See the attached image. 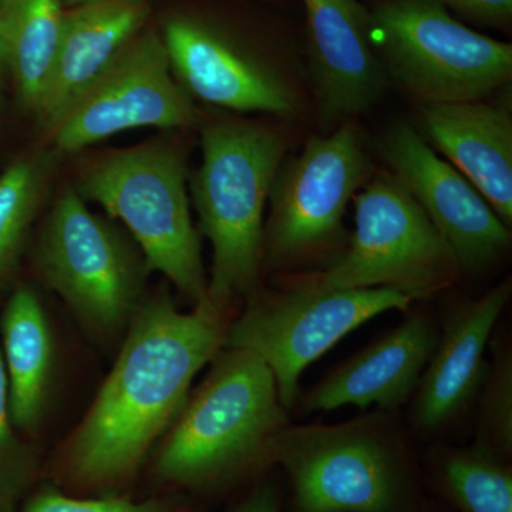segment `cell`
Returning <instances> with one entry per match:
<instances>
[{"mask_svg": "<svg viewBox=\"0 0 512 512\" xmlns=\"http://www.w3.org/2000/svg\"><path fill=\"white\" fill-rule=\"evenodd\" d=\"M227 328L224 309L208 296L187 313L167 292L144 299L113 369L57 453L56 480L84 491L127 483L183 410Z\"/></svg>", "mask_w": 512, "mask_h": 512, "instance_id": "cell-1", "label": "cell"}, {"mask_svg": "<svg viewBox=\"0 0 512 512\" xmlns=\"http://www.w3.org/2000/svg\"><path fill=\"white\" fill-rule=\"evenodd\" d=\"M211 363L158 447L154 473L164 483L208 488L268 466L272 443L289 424L261 357L222 348Z\"/></svg>", "mask_w": 512, "mask_h": 512, "instance_id": "cell-2", "label": "cell"}, {"mask_svg": "<svg viewBox=\"0 0 512 512\" xmlns=\"http://www.w3.org/2000/svg\"><path fill=\"white\" fill-rule=\"evenodd\" d=\"M202 161L191 175L200 231L212 245L208 298L227 311L254 295L264 261V214L289 137L279 127L242 119L207 121Z\"/></svg>", "mask_w": 512, "mask_h": 512, "instance_id": "cell-3", "label": "cell"}, {"mask_svg": "<svg viewBox=\"0 0 512 512\" xmlns=\"http://www.w3.org/2000/svg\"><path fill=\"white\" fill-rule=\"evenodd\" d=\"M187 150L157 138L138 146L100 151L77 165L74 187L127 229L146 258L190 301L208 296L200 232L192 222Z\"/></svg>", "mask_w": 512, "mask_h": 512, "instance_id": "cell-4", "label": "cell"}, {"mask_svg": "<svg viewBox=\"0 0 512 512\" xmlns=\"http://www.w3.org/2000/svg\"><path fill=\"white\" fill-rule=\"evenodd\" d=\"M35 235L36 275L82 328L100 340L126 332L150 274L134 239L113 218L94 214L73 184L56 195Z\"/></svg>", "mask_w": 512, "mask_h": 512, "instance_id": "cell-5", "label": "cell"}, {"mask_svg": "<svg viewBox=\"0 0 512 512\" xmlns=\"http://www.w3.org/2000/svg\"><path fill=\"white\" fill-rule=\"evenodd\" d=\"M370 40L387 79L423 104L483 100L512 79V46L430 0H379Z\"/></svg>", "mask_w": 512, "mask_h": 512, "instance_id": "cell-6", "label": "cell"}, {"mask_svg": "<svg viewBox=\"0 0 512 512\" xmlns=\"http://www.w3.org/2000/svg\"><path fill=\"white\" fill-rule=\"evenodd\" d=\"M355 198L348 251L293 285L313 291L389 288L413 301L453 285L460 266L410 192L392 173L376 174Z\"/></svg>", "mask_w": 512, "mask_h": 512, "instance_id": "cell-7", "label": "cell"}, {"mask_svg": "<svg viewBox=\"0 0 512 512\" xmlns=\"http://www.w3.org/2000/svg\"><path fill=\"white\" fill-rule=\"evenodd\" d=\"M269 464L288 474L296 512H412L416 484L397 448L370 423L286 424Z\"/></svg>", "mask_w": 512, "mask_h": 512, "instance_id": "cell-8", "label": "cell"}, {"mask_svg": "<svg viewBox=\"0 0 512 512\" xmlns=\"http://www.w3.org/2000/svg\"><path fill=\"white\" fill-rule=\"evenodd\" d=\"M413 299L389 288L313 291L292 285L258 296L225 333L224 346L261 357L274 375L279 400L291 409L306 367L367 320L407 311Z\"/></svg>", "mask_w": 512, "mask_h": 512, "instance_id": "cell-9", "label": "cell"}, {"mask_svg": "<svg viewBox=\"0 0 512 512\" xmlns=\"http://www.w3.org/2000/svg\"><path fill=\"white\" fill-rule=\"evenodd\" d=\"M372 173L355 120L340 124L329 136L309 138L276 174L264 256L275 266L295 265L339 242L346 207Z\"/></svg>", "mask_w": 512, "mask_h": 512, "instance_id": "cell-10", "label": "cell"}, {"mask_svg": "<svg viewBox=\"0 0 512 512\" xmlns=\"http://www.w3.org/2000/svg\"><path fill=\"white\" fill-rule=\"evenodd\" d=\"M200 121L190 94L175 79L157 29L144 28L49 131L60 156L133 128L178 130Z\"/></svg>", "mask_w": 512, "mask_h": 512, "instance_id": "cell-11", "label": "cell"}, {"mask_svg": "<svg viewBox=\"0 0 512 512\" xmlns=\"http://www.w3.org/2000/svg\"><path fill=\"white\" fill-rule=\"evenodd\" d=\"M171 70L192 100L221 109L291 117L301 93L291 72L220 26L173 13L160 30Z\"/></svg>", "mask_w": 512, "mask_h": 512, "instance_id": "cell-12", "label": "cell"}, {"mask_svg": "<svg viewBox=\"0 0 512 512\" xmlns=\"http://www.w3.org/2000/svg\"><path fill=\"white\" fill-rule=\"evenodd\" d=\"M382 153L394 177L453 251L460 271H483L508 251L510 228L477 188L412 126L402 123L390 128Z\"/></svg>", "mask_w": 512, "mask_h": 512, "instance_id": "cell-13", "label": "cell"}, {"mask_svg": "<svg viewBox=\"0 0 512 512\" xmlns=\"http://www.w3.org/2000/svg\"><path fill=\"white\" fill-rule=\"evenodd\" d=\"M309 73L325 128L355 120L383 99L386 72L370 40V10L359 0H302Z\"/></svg>", "mask_w": 512, "mask_h": 512, "instance_id": "cell-14", "label": "cell"}, {"mask_svg": "<svg viewBox=\"0 0 512 512\" xmlns=\"http://www.w3.org/2000/svg\"><path fill=\"white\" fill-rule=\"evenodd\" d=\"M511 289L507 279L448 316L414 397L413 421L420 429L436 430L453 420L483 386L485 348Z\"/></svg>", "mask_w": 512, "mask_h": 512, "instance_id": "cell-15", "label": "cell"}, {"mask_svg": "<svg viewBox=\"0 0 512 512\" xmlns=\"http://www.w3.org/2000/svg\"><path fill=\"white\" fill-rule=\"evenodd\" d=\"M151 0H93L66 9L52 72L35 116L47 133L144 28Z\"/></svg>", "mask_w": 512, "mask_h": 512, "instance_id": "cell-16", "label": "cell"}, {"mask_svg": "<svg viewBox=\"0 0 512 512\" xmlns=\"http://www.w3.org/2000/svg\"><path fill=\"white\" fill-rule=\"evenodd\" d=\"M437 340L439 332L430 319L412 316L312 387L303 409L330 412L346 404L386 410L402 406L416 392Z\"/></svg>", "mask_w": 512, "mask_h": 512, "instance_id": "cell-17", "label": "cell"}, {"mask_svg": "<svg viewBox=\"0 0 512 512\" xmlns=\"http://www.w3.org/2000/svg\"><path fill=\"white\" fill-rule=\"evenodd\" d=\"M420 126L433 150L470 181L507 227L512 222V119L483 100L423 104Z\"/></svg>", "mask_w": 512, "mask_h": 512, "instance_id": "cell-18", "label": "cell"}, {"mask_svg": "<svg viewBox=\"0 0 512 512\" xmlns=\"http://www.w3.org/2000/svg\"><path fill=\"white\" fill-rule=\"evenodd\" d=\"M0 353L8 377L10 412L20 434L42 426L55 379V338L35 289L19 285L0 315Z\"/></svg>", "mask_w": 512, "mask_h": 512, "instance_id": "cell-19", "label": "cell"}, {"mask_svg": "<svg viewBox=\"0 0 512 512\" xmlns=\"http://www.w3.org/2000/svg\"><path fill=\"white\" fill-rule=\"evenodd\" d=\"M64 13L62 0H5L0 6V42L8 74L29 113L35 114L52 72Z\"/></svg>", "mask_w": 512, "mask_h": 512, "instance_id": "cell-20", "label": "cell"}, {"mask_svg": "<svg viewBox=\"0 0 512 512\" xmlns=\"http://www.w3.org/2000/svg\"><path fill=\"white\" fill-rule=\"evenodd\" d=\"M60 157L53 147L39 148L13 160L0 174V288L18 272Z\"/></svg>", "mask_w": 512, "mask_h": 512, "instance_id": "cell-21", "label": "cell"}, {"mask_svg": "<svg viewBox=\"0 0 512 512\" xmlns=\"http://www.w3.org/2000/svg\"><path fill=\"white\" fill-rule=\"evenodd\" d=\"M433 483L460 512H512V471L480 444L437 457Z\"/></svg>", "mask_w": 512, "mask_h": 512, "instance_id": "cell-22", "label": "cell"}, {"mask_svg": "<svg viewBox=\"0 0 512 512\" xmlns=\"http://www.w3.org/2000/svg\"><path fill=\"white\" fill-rule=\"evenodd\" d=\"M39 471L36 451L13 423L8 377L0 353V494L18 504L35 485Z\"/></svg>", "mask_w": 512, "mask_h": 512, "instance_id": "cell-23", "label": "cell"}, {"mask_svg": "<svg viewBox=\"0 0 512 512\" xmlns=\"http://www.w3.org/2000/svg\"><path fill=\"white\" fill-rule=\"evenodd\" d=\"M477 444L507 460L512 450V362L510 352H501L484 380Z\"/></svg>", "mask_w": 512, "mask_h": 512, "instance_id": "cell-24", "label": "cell"}, {"mask_svg": "<svg viewBox=\"0 0 512 512\" xmlns=\"http://www.w3.org/2000/svg\"><path fill=\"white\" fill-rule=\"evenodd\" d=\"M20 512H175L174 504L167 500L133 501L128 498L69 497L55 487L40 488Z\"/></svg>", "mask_w": 512, "mask_h": 512, "instance_id": "cell-25", "label": "cell"}, {"mask_svg": "<svg viewBox=\"0 0 512 512\" xmlns=\"http://www.w3.org/2000/svg\"><path fill=\"white\" fill-rule=\"evenodd\" d=\"M484 25L505 28L512 19V0H430Z\"/></svg>", "mask_w": 512, "mask_h": 512, "instance_id": "cell-26", "label": "cell"}, {"mask_svg": "<svg viewBox=\"0 0 512 512\" xmlns=\"http://www.w3.org/2000/svg\"><path fill=\"white\" fill-rule=\"evenodd\" d=\"M232 512H282L278 491L272 484H259Z\"/></svg>", "mask_w": 512, "mask_h": 512, "instance_id": "cell-27", "label": "cell"}, {"mask_svg": "<svg viewBox=\"0 0 512 512\" xmlns=\"http://www.w3.org/2000/svg\"><path fill=\"white\" fill-rule=\"evenodd\" d=\"M8 76V64H6L5 52H3L2 42H0V86L5 82Z\"/></svg>", "mask_w": 512, "mask_h": 512, "instance_id": "cell-28", "label": "cell"}, {"mask_svg": "<svg viewBox=\"0 0 512 512\" xmlns=\"http://www.w3.org/2000/svg\"><path fill=\"white\" fill-rule=\"evenodd\" d=\"M16 507H18V504L12 503V501L0 494V512H18Z\"/></svg>", "mask_w": 512, "mask_h": 512, "instance_id": "cell-29", "label": "cell"}, {"mask_svg": "<svg viewBox=\"0 0 512 512\" xmlns=\"http://www.w3.org/2000/svg\"><path fill=\"white\" fill-rule=\"evenodd\" d=\"M66 9L76 8V6L84 5V3L93 2V0H62Z\"/></svg>", "mask_w": 512, "mask_h": 512, "instance_id": "cell-30", "label": "cell"}, {"mask_svg": "<svg viewBox=\"0 0 512 512\" xmlns=\"http://www.w3.org/2000/svg\"><path fill=\"white\" fill-rule=\"evenodd\" d=\"M3 2H5V0H0V6H2Z\"/></svg>", "mask_w": 512, "mask_h": 512, "instance_id": "cell-31", "label": "cell"}, {"mask_svg": "<svg viewBox=\"0 0 512 512\" xmlns=\"http://www.w3.org/2000/svg\"><path fill=\"white\" fill-rule=\"evenodd\" d=\"M412 512H419V511H417L416 508H414V510Z\"/></svg>", "mask_w": 512, "mask_h": 512, "instance_id": "cell-32", "label": "cell"}]
</instances>
